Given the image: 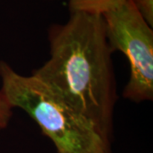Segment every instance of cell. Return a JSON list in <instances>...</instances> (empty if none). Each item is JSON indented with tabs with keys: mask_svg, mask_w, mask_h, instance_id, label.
<instances>
[{
	"mask_svg": "<svg viewBox=\"0 0 153 153\" xmlns=\"http://www.w3.org/2000/svg\"><path fill=\"white\" fill-rule=\"evenodd\" d=\"M105 33L113 51L125 55L129 77L123 96L134 103L153 99V30L126 0L102 15Z\"/></svg>",
	"mask_w": 153,
	"mask_h": 153,
	"instance_id": "3",
	"label": "cell"
},
{
	"mask_svg": "<svg viewBox=\"0 0 153 153\" xmlns=\"http://www.w3.org/2000/svg\"><path fill=\"white\" fill-rule=\"evenodd\" d=\"M132 2L143 19L153 27V0H132Z\"/></svg>",
	"mask_w": 153,
	"mask_h": 153,
	"instance_id": "5",
	"label": "cell"
},
{
	"mask_svg": "<svg viewBox=\"0 0 153 153\" xmlns=\"http://www.w3.org/2000/svg\"><path fill=\"white\" fill-rule=\"evenodd\" d=\"M126 0H68L70 12H84L102 16Z\"/></svg>",
	"mask_w": 153,
	"mask_h": 153,
	"instance_id": "4",
	"label": "cell"
},
{
	"mask_svg": "<svg viewBox=\"0 0 153 153\" xmlns=\"http://www.w3.org/2000/svg\"><path fill=\"white\" fill-rule=\"evenodd\" d=\"M13 107L0 91V130L4 129L9 125L13 115Z\"/></svg>",
	"mask_w": 153,
	"mask_h": 153,
	"instance_id": "6",
	"label": "cell"
},
{
	"mask_svg": "<svg viewBox=\"0 0 153 153\" xmlns=\"http://www.w3.org/2000/svg\"><path fill=\"white\" fill-rule=\"evenodd\" d=\"M49 59L33 71L49 89L111 140L117 87L102 16L70 12L49 29Z\"/></svg>",
	"mask_w": 153,
	"mask_h": 153,
	"instance_id": "1",
	"label": "cell"
},
{
	"mask_svg": "<svg viewBox=\"0 0 153 153\" xmlns=\"http://www.w3.org/2000/svg\"><path fill=\"white\" fill-rule=\"evenodd\" d=\"M0 91L12 107L24 111L36 122L57 153H111V140L38 77L20 74L0 61Z\"/></svg>",
	"mask_w": 153,
	"mask_h": 153,
	"instance_id": "2",
	"label": "cell"
}]
</instances>
